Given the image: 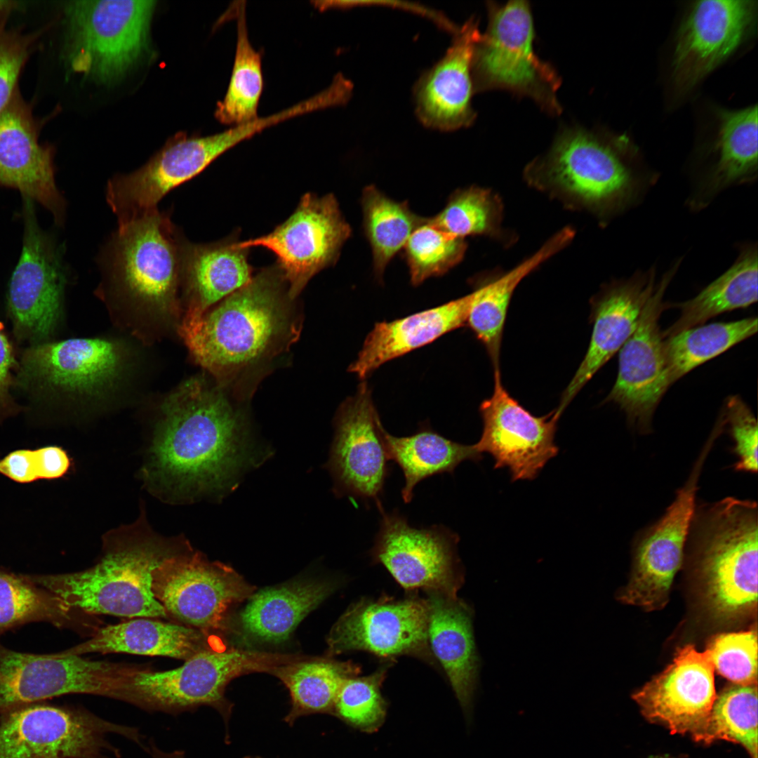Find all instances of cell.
<instances>
[{"label": "cell", "mask_w": 758, "mask_h": 758, "mask_svg": "<svg viewBox=\"0 0 758 758\" xmlns=\"http://www.w3.org/2000/svg\"><path fill=\"white\" fill-rule=\"evenodd\" d=\"M427 620L425 600H361L331 628L328 652L364 651L380 657L411 655L430 660Z\"/></svg>", "instance_id": "ffe728a7"}, {"label": "cell", "mask_w": 758, "mask_h": 758, "mask_svg": "<svg viewBox=\"0 0 758 758\" xmlns=\"http://www.w3.org/2000/svg\"><path fill=\"white\" fill-rule=\"evenodd\" d=\"M333 590L328 582L302 580L260 590L248 597L241 611L240 628L257 641H284Z\"/></svg>", "instance_id": "1f68e13d"}, {"label": "cell", "mask_w": 758, "mask_h": 758, "mask_svg": "<svg viewBox=\"0 0 758 758\" xmlns=\"http://www.w3.org/2000/svg\"><path fill=\"white\" fill-rule=\"evenodd\" d=\"M18 6L17 2L0 0V34L5 31L4 26L11 13Z\"/></svg>", "instance_id": "db71d44e"}, {"label": "cell", "mask_w": 758, "mask_h": 758, "mask_svg": "<svg viewBox=\"0 0 758 758\" xmlns=\"http://www.w3.org/2000/svg\"><path fill=\"white\" fill-rule=\"evenodd\" d=\"M146 751L149 753L152 758H185V753L181 750L166 752L160 749L154 741H149Z\"/></svg>", "instance_id": "f5cc1de1"}, {"label": "cell", "mask_w": 758, "mask_h": 758, "mask_svg": "<svg viewBox=\"0 0 758 758\" xmlns=\"http://www.w3.org/2000/svg\"><path fill=\"white\" fill-rule=\"evenodd\" d=\"M361 205L364 227L370 243L374 271L381 277L390 261L405 246L415 229L423 221L406 201L386 197L373 185L365 187Z\"/></svg>", "instance_id": "ab89813d"}, {"label": "cell", "mask_w": 758, "mask_h": 758, "mask_svg": "<svg viewBox=\"0 0 758 758\" xmlns=\"http://www.w3.org/2000/svg\"><path fill=\"white\" fill-rule=\"evenodd\" d=\"M480 413L483 430L474 444L493 457L496 469L507 468L512 481L534 479L557 455L554 437L561 415L555 410L541 417L531 414L504 387L500 368L494 369L493 392Z\"/></svg>", "instance_id": "d6986e66"}, {"label": "cell", "mask_w": 758, "mask_h": 758, "mask_svg": "<svg viewBox=\"0 0 758 758\" xmlns=\"http://www.w3.org/2000/svg\"><path fill=\"white\" fill-rule=\"evenodd\" d=\"M719 128L711 149L712 159L696 175L688 204L694 211L706 207L722 191L752 183L757 178V106L717 112Z\"/></svg>", "instance_id": "f1b7e54d"}, {"label": "cell", "mask_w": 758, "mask_h": 758, "mask_svg": "<svg viewBox=\"0 0 758 758\" xmlns=\"http://www.w3.org/2000/svg\"><path fill=\"white\" fill-rule=\"evenodd\" d=\"M236 236L208 244H195L185 238L180 286L187 305L182 320L200 317L252 279L249 249L241 247Z\"/></svg>", "instance_id": "83f0119b"}, {"label": "cell", "mask_w": 758, "mask_h": 758, "mask_svg": "<svg viewBox=\"0 0 758 758\" xmlns=\"http://www.w3.org/2000/svg\"><path fill=\"white\" fill-rule=\"evenodd\" d=\"M382 426L370 392L364 385L339 411L331 458L338 489L372 500L379 510L389 472Z\"/></svg>", "instance_id": "cb8c5ba5"}, {"label": "cell", "mask_w": 758, "mask_h": 758, "mask_svg": "<svg viewBox=\"0 0 758 758\" xmlns=\"http://www.w3.org/2000/svg\"><path fill=\"white\" fill-rule=\"evenodd\" d=\"M245 758H258V757H245Z\"/></svg>", "instance_id": "9f6ffc18"}, {"label": "cell", "mask_w": 758, "mask_h": 758, "mask_svg": "<svg viewBox=\"0 0 758 758\" xmlns=\"http://www.w3.org/2000/svg\"><path fill=\"white\" fill-rule=\"evenodd\" d=\"M717 740L740 744L757 758V684H734L717 696L698 742Z\"/></svg>", "instance_id": "7bdbcfd3"}, {"label": "cell", "mask_w": 758, "mask_h": 758, "mask_svg": "<svg viewBox=\"0 0 758 758\" xmlns=\"http://www.w3.org/2000/svg\"><path fill=\"white\" fill-rule=\"evenodd\" d=\"M467 246L465 239L443 230L432 218H424L403 248L411 283L418 286L445 274L463 259Z\"/></svg>", "instance_id": "ee69618b"}, {"label": "cell", "mask_w": 758, "mask_h": 758, "mask_svg": "<svg viewBox=\"0 0 758 758\" xmlns=\"http://www.w3.org/2000/svg\"><path fill=\"white\" fill-rule=\"evenodd\" d=\"M503 213V201L496 192L473 185L455 191L432 220L443 230L463 239L486 236L506 244L512 243V237L502 226Z\"/></svg>", "instance_id": "b9f144b4"}, {"label": "cell", "mask_w": 758, "mask_h": 758, "mask_svg": "<svg viewBox=\"0 0 758 758\" xmlns=\"http://www.w3.org/2000/svg\"><path fill=\"white\" fill-rule=\"evenodd\" d=\"M757 318L700 325L664 340L670 384L755 334Z\"/></svg>", "instance_id": "74e56055"}, {"label": "cell", "mask_w": 758, "mask_h": 758, "mask_svg": "<svg viewBox=\"0 0 758 758\" xmlns=\"http://www.w3.org/2000/svg\"><path fill=\"white\" fill-rule=\"evenodd\" d=\"M724 427L733 441V451L737 457L736 471L757 472V423L750 408L738 396L726 399L720 415Z\"/></svg>", "instance_id": "7dc6e473"}, {"label": "cell", "mask_w": 758, "mask_h": 758, "mask_svg": "<svg viewBox=\"0 0 758 758\" xmlns=\"http://www.w3.org/2000/svg\"><path fill=\"white\" fill-rule=\"evenodd\" d=\"M76 614L25 574L0 569V637L11 630L33 622L67 627L74 623Z\"/></svg>", "instance_id": "60d3db41"}, {"label": "cell", "mask_w": 758, "mask_h": 758, "mask_svg": "<svg viewBox=\"0 0 758 758\" xmlns=\"http://www.w3.org/2000/svg\"><path fill=\"white\" fill-rule=\"evenodd\" d=\"M381 436L388 460L396 463L404 477L403 500L410 503L415 486L431 476L453 473L466 460L482 459L475 444L466 445L450 440L439 433L423 429L407 437L389 434L382 426Z\"/></svg>", "instance_id": "d590c367"}, {"label": "cell", "mask_w": 758, "mask_h": 758, "mask_svg": "<svg viewBox=\"0 0 758 758\" xmlns=\"http://www.w3.org/2000/svg\"><path fill=\"white\" fill-rule=\"evenodd\" d=\"M293 301L276 264L200 317L181 320L178 332L194 359L223 386L297 338Z\"/></svg>", "instance_id": "7a4b0ae2"}, {"label": "cell", "mask_w": 758, "mask_h": 758, "mask_svg": "<svg viewBox=\"0 0 758 758\" xmlns=\"http://www.w3.org/2000/svg\"><path fill=\"white\" fill-rule=\"evenodd\" d=\"M120 353L112 342L72 338L31 345L22 354L18 381L41 392H86L109 382L117 373Z\"/></svg>", "instance_id": "484cf974"}, {"label": "cell", "mask_w": 758, "mask_h": 758, "mask_svg": "<svg viewBox=\"0 0 758 758\" xmlns=\"http://www.w3.org/2000/svg\"><path fill=\"white\" fill-rule=\"evenodd\" d=\"M201 631L150 618L101 627L87 641L62 651L67 655L124 653L186 660L203 646Z\"/></svg>", "instance_id": "d6a6232c"}, {"label": "cell", "mask_w": 758, "mask_h": 758, "mask_svg": "<svg viewBox=\"0 0 758 758\" xmlns=\"http://www.w3.org/2000/svg\"><path fill=\"white\" fill-rule=\"evenodd\" d=\"M39 135L30 107L16 91L0 114V186L40 204L62 226L66 201L56 184L54 151Z\"/></svg>", "instance_id": "603a6c76"}, {"label": "cell", "mask_w": 758, "mask_h": 758, "mask_svg": "<svg viewBox=\"0 0 758 758\" xmlns=\"http://www.w3.org/2000/svg\"><path fill=\"white\" fill-rule=\"evenodd\" d=\"M0 474L20 484H29L38 479L34 450L17 449L0 459Z\"/></svg>", "instance_id": "f907efd6"}, {"label": "cell", "mask_w": 758, "mask_h": 758, "mask_svg": "<svg viewBox=\"0 0 758 758\" xmlns=\"http://www.w3.org/2000/svg\"><path fill=\"white\" fill-rule=\"evenodd\" d=\"M575 230L565 227L556 232L536 251L504 274L477 288L467 324L486 347L494 369L500 368L503 328L508 307L520 282L543 263L566 248Z\"/></svg>", "instance_id": "836d02e7"}, {"label": "cell", "mask_w": 758, "mask_h": 758, "mask_svg": "<svg viewBox=\"0 0 758 758\" xmlns=\"http://www.w3.org/2000/svg\"><path fill=\"white\" fill-rule=\"evenodd\" d=\"M717 672L736 684H757V637L754 630L724 633L707 649Z\"/></svg>", "instance_id": "bcb514c9"}, {"label": "cell", "mask_w": 758, "mask_h": 758, "mask_svg": "<svg viewBox=\"0 0 758 758\" xmlns=\"http://www.w3.org/2000/svg\"><path fill=\"white\" fill-rule=\"evenodd\" d=\"M237 3V38L232 76L225 97L218 102L215 111L218 121L233 126L258 118L263 88L261 56L248 38L246 2Z\"/></svg>", "instance_id": "f35d334b"}, {"label": "cell", "mask_w": 758, "mask_h": 758, "mask_svg": "<svg viewBox=\"0 0 758 758\" xmlns=\"http://www.w3.org/2000/svg\"><path fill=\"white\" fill-rule=\"evenodd\" d=\"M175 553L157 541L129 540L112 546L98 563L82 571L25 575L75 613L166 618L152 592L153 573Z\"/></svg>", "instance_id": "5b68a950"}, {"label": "cell", "mask_w": 758, "mask_h": 758, "mask_svg": "<svg viewBox=\"0 0 758 758\" xmlns=\"http://www.w3.org/2000/svg\"><path fill=\"white\" fill-rule=\"evenodd\" d=\"M35 41L34 34L6 30L0 34V114L17 91L19 77Z\"/></svg>", "instance_id": "c3c4849f"}, {"label": "cell", "mask_w": 758, "mask_h": 758, "mask_svg": "<svg viewBox=\"0 0 758 758\" xmlns=\"http://www.w3.org/2000/svg\"><path fill=\"white\" fill-rule=\"evenodd\" d=\"M372 555L405 589L456 597L463 575L458 535L442 525L412 526L397 511L383 507Z\"/></svg>", "instance_id": "e0dca14e"}, {"label": "cell", "mask_w": 758, "mask_h": 758, "mask_svg": "<svg viewBox=\"0 0 758 758\" xmlns=\"http://www.w3.org/2000/svg\"><path fill=\"white\" fill-rule=\"evenodd\" d=\"M707 456L706 450L701 451L672 504L637 540L632 576L619 597L623 602L647 611L662 609L667 604L673 579L683 562L698 482Z\"/></svg>", "instance_id": "ac0fdd59"}, {"label": "cell", "mask_w": 758, "mask_h": 758, "mask_svg": "<svg viewBox=\"0 0 758 758\" xmlns=\"http://www.w3.org/2000/svg\"><path fill=\"white\" fill-rule=\"evenodd\" d=\"M758 510L754 501L728 497L696 505L687 538L694 547L707 604L722 620L757 603Z\"/></svg>", "instance_id": "277c9868"}, {"label": "cell", "mask_w": 758, "mask_h": 758, "mask_svg": "<svg viewBox=\"0 0 758 758\" xmlns=\"http://www.w3.org/2000/svg\"><path fill=\"white\" fill-rule=\"evenodd\" d=\"M132 670L62 652L21 653L0 644V717L25 705L70 693L123 700Z\"/></svg>", "instance_id": "4fadbf2b"}, {"label": "cell", "mask_w": 758, "mask_h": 758, "mask_svg": "<svg viewBox=\"0 0 758 758\" xmlns=\"http://www.w3.org/2000/svg\"><path fill=\"white\" fill-rule=\"evenodd\" d=\"M480 34L478 22L470 18L456 32L445 55L415 84V112L426 126L453 131L467 127L474 120L472 59Z\"/></svg>", "instance_id": "4316f807"}, {"label": "cell", "mask_w": 758, "mask_h": 758, "mask_svg": "<svg viewBox=\"0 0 758 758\" xmlns=\"http://www.w3.org/2000/svg\"><path fill=\"white\" fill-rule=\"evenodd\" d=\"M152 592L167 616L197 630L220 629L231 606L253 587L231 567L199 553H175L153 573Z\"/></svg>", "instance_id": "2e32d148"}, {"label": "cell", "mask_w": 758, "mask_h": 758, "mask_svg": "<svg viewBox=\"0 0 758 758\" xmlns=\"http://www.w3.org/2000/svg\"><path fill=\"white\" fill-rule=\"evenodd\" d=\"M473 293L406 317L375 324L350 371L365 378L379 366L467 323Z\"/></svg>", "instance_id": "4dcf8cb0"}, {"label": "cell", "mask_w": 758, "mask_h": 758, "mask_svg": "<svg viewBox=\"0 0 758 758\" xmlns=\"http://www.w3.org/2000/svg\"><path fill=\"white\" fill-rule=\"evenodd\" d=\"M655 266L603 286L592 299L593 328L587 351L564 391L557 412L564 409L593 375L622 347L635 331L659 279Z\"/></svg>", "instance_id": "d4e9b609"}, {"label": "cell", "mask_w": 758, "mask_h": 758, "mask_svg": "<svg viewBox=\"0 0 758 758\" xmlns=\"http://www.w3.org/2000/svg\"><path fill=\"white\" fill-rule=\"evenodd\" d=\"M185 238L170 214L157 210L118 226L107 245L104 264L127 295L175 312Z\"/></svg>", "instance_id": "8fae6325"}, {"label": "cell", "mask_w": 758, "mask_h": 758, "mask_svg": "<svg viewBox=\"0 0 758 758\" xmlns=\"http://www.w3.org/2000/svg\"><path fill=\"white\" fill-rule=\"evenodd\" d=\"M427 594L429 645L442 665L465 714L470 716L479 667L472 611L457 597L435 592Z\"/></svg>", "instance_id": "f546056e"}, {"label": "cell", "mask_w": 758, "mask_h": 758, "mask_svg": "<svg viewBox=\"0 0 758 758\" xmlns=\"http://www.w3.org/2000/svg\"><path fill=\"white\" fill-rule=\"evenodd\" d=\"M350 234L351 228L332 194L318 197L307 193L291 216L273 231L239 241V245L272 252L294 300L312 277L336 262Z\"/></svg>", "instance_id": "5bb4252c"}, {"label": "cell", "mask_w": 758, "mask_h": 758, "mask_svg": "<svg viewBox=\"0 0 758 758\" xmlns=\"http://www.w3.org/2000/svg\"><path fill=\"white\" fill-rule=\"evenodd\" d=\"M652 758H668V757H652Z\"/></svg>", "instance_id": "11a10c76"}, {"label": "cell", "mask_w": 758, "mask_h": 758, "mask_svg": "<svg viewBox=\"0 0 758 758\" xmlns=\"http://www.w3.org/2000/svg\"><path fill=\"white\" fill-rule=\"evenodd\" d=\"M154 1H73L65 8L67 61L101 82L123 76L145 53Z\"/></svg>", "instance_id": "9c48e42d"}, {"label": "cell", "mask_w": 758, "mask_h": 758, "mask_svg": "<svg viewBox=\"0 0 758 758\" xmlns=\"http://www.w3.org/2000/svg\"><path fill=\"white\" fill-rule=\"evenodd\" d=\"M681 262L679 259L660 277L635 331L620 349L617 378L605 399L618 405L640 433L651 432L653 413L671 385L659 319L667 309L665 291Z\"/></svg>", "instance_id": "9a60e30c"}, {"label": "cell", "mask_w": 758, "mask_h": 758, "mask_svg": "<svg viewBox=\"0 0 758 758\" xmlns=\"http://www.w3.org/2000/svg\"><path fill=\"white\" fill-rule=\"evenodd\" d=\"M757 1H695L682 22L675 43L672 77L679 90L696 86L731 55L754 22Z\"/></svg>", "instance_id": "7402d4cb"}, {"label": "cell", "mask_w": 758, "mask_h": 758, "mask_svg": "<svg viewBox=\"0 0 758 758\" xmlns=\"http://www.w3.org/2000/svg\"><path fill=\"white\" fill-rule=\"evenodd\" d=\"M758 257L757 243L739 246L732 265L704 288L696 296L685 302L672 304L680 310L679 317L662 331L667 339L688 328L703 325L724 312L745 308L757 301Z\"/></svg>", "instance_id": "e575fe53"}, {"label": "cell", "mask_w": 758, "mask_h": 758, "mask_svg": "<svg viewBox=\"0 0 758 758\" xmlns=\"http://www.w3.org/2000/svg\"><path fill=\"white\" fill-rule=\"evenodd\" d=\"M359 670L352 663L327 660L292 661L275 667L271 673L284 684L291 698L286 721L292 724L307 714H333L343 682Z\"/></svg>", "instance_id": "8d00e7d4"}, {"label": "cell", "mask_w": 758, "mask_h": 758, "mask_svg": "<svg viewBox=\"0 0 758 758\" xmlns=\"http://www.w3.org/2000/svg\"><path fill=\"white\" fill-rule=\"evenodd\" d=\"M22 248L10 277L7 309L18 339L34 345L48 342L58 324L67 271L62 244L45 230L35 203L22 197Z\"/></svg>", "instance_id": "30bf717a"}, {"label": "cell", "mask_w": 758, "mask_h": 758, "mask_svg": "<svg viewBox=\"0 0 758 758\" xmlns=\"http://www.w3.org/2000/svg\"><path fill=\"white\" fill-rule=\"evenodd\" d=\"M714 666L707 651L681 648L661 673L632 695L644 717L672 733L698 742L717 697Z\"/></svg>", "instance_id": "44dd1931"}, {"label": "cell", "mask_w": 758, "mask_h": 758, "mask_svg": "<svg viewBox=\"0 0 758 758\" xmlns=\"http://www.w3.org/2000/svg\"><path fill=\"white\" fill-rule=\"evenodd\" d=\"M38 479H55L64 477L71 467L67 451L58 446H46L34 449Z\"/></svg>", "instance_id": "816d5d0a"}, {"label": "cell", "mask_w": 758, "mask_h": 758, "mask_svg": "<svg viewBox=\"0 0 758 758\" xmlns=\"http://www.w3.org/2000/svg\"><path fill=\"white\" fill-rule=\"evenodd\" d=\"M616 146L583 127H564L549 149L527 164L524 179L566 208L606 222L639 202L656 179Z\"/></svg>", "instance_id": "3957f363"}, {"label": "cell", "mask_w": 758, "mask_h": 758, "mask_svg": "<svg viewBox=\"0 0 758 758\" xmlns=\"http://www.w3.org/2000/svg\"><path fill=\"white\" fill-rule=\"evenodd\" d=\"M386 672L387 667H383L368 676L346 679L338 692L333 714L359 731H376L387 713V703L380 691Z\"/></svg>", "instance_id": "f6af8a7d"}, {"label": "cell", "mask_w": 758, "mask_h": 758, "mask_svg": "<svg viewBox=\"0 0 758 758\" xmlns=\"http://www.w3.org/2000/svg\"><path fill=\"white\" fill-rule=\"evenodd\" d=\"M112 734L145 746L135 727L83 707L32 703L0 717V758H120Z\"/></svg>", "instance_id": "52a82bcc"}, {"label": "cell", "mask_w": 758, "mask_h": 758, "mask_svg": "<svg viewBox=\"0 0 758 758\" xmlns=\"http://www.w3.org/2000/svg\"><path fill=\"white\" fill-rule=\"evenodd\" d=\"M15 367L13 346L0 327V421L15 415L20 411L11 393Z\"/></svg>", "instance_id": "681fc988"}, {"label": "cell", "mask_w": 758, "mask_h": 758, "mask_svg": "<svg viewBox=\"0 0 758 758\" xmlns=\"http://www.w3.org/2000/svg\"><path fill=\"white\" fill-rule=\"evenodd\" d=\"M488 26L474 44L472 76L474 91H509L535 101L545 112L558 115L561 78L536 54L535 29L526 1L487 3Z\"/></svg>", "instance_id": "8992f818"}, {"label": "cell", "mask_w": 758, "mask_h": 758, "mask_svg": "<svg viewBox=\"0 0 758 758\" xmlns=\"http://www.w3.org/2000/svg\"><path fill=\"white\" fill-rule=\"evenodd\" d=\"M284 661L281 655L204 649L173 670L154 672L135 667L126 684V702L173 714L209 705L227 719L232 708L225 698L228 683L244 674L270 672Z\"/></svg>", "instance_id": "ba28073f"}, {"label": "cell", "mask_w": 758, "mask_h": 758, "mask_svg": "<svg viewBox=\"0 0 758 758\" xmlns=\"http://www.w3.org/2000/svg\"><path fill=\"white\" fill-rule=\"evenodd\" d=\"M260 131L259 124L252 121L208 136H177L140 168L113 176L107 185L106 199L118 225L158 210L157 204L170 191L197 176L221 154Z\"/></svg>", "instance_id": "7c38bea8"}, {"label": "cell", "mask_w": 758, "mask_h": 758, "mask_svg": "<svg viewBox=\"0 0 758 758\" xmlns=\"http://www.w3.org/2000/svg\"><path fill=\"white\" fill-rule=\"evenodd\" d=\"M246 455L242 417L221 385L193 377L166 397L150 453L159 481L183 491L220 490Z\"/></svg>", "instance_id": "6da1fadb"}]
</instances>
